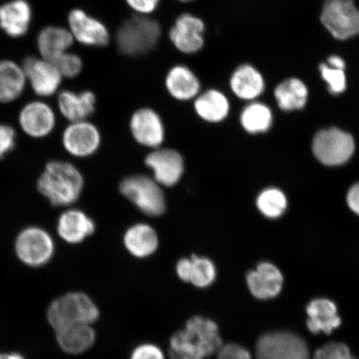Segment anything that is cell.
<instances>
[{"mask_svg":"<svg viewBox=\"0 0 359 359\" xmlns=\"http://www.w3.org/2000/svg\"><path fill=\"white\" fill-rule=\"evenodd\" d=\"M222 346L218 325L210 318L194 316L170 338L169 355L172 359H206Z\"/></svg>","mask_w":359,"mask_h":359,"instance_id":"6da1fadb","label":"cell"},{"mask_svg":"<svg viewBox=\"0 0 359 359\" xmlns=\"http://www.w3.org/2000/svg\"><path fill=\"white\" fill-rule=\"evenodd\" d=\"M84 188L80 170L69 161H48L37 181L40 195L55 208H69L77 202Z\"/></svg>","mask_w":359,"mask_h":359,"instance_id":"7a4b0ae2","label":"cell"},{"mask_svg":"<svg viewBox=\"0 0 359 359\" xmlns=\"http://www.w3.org/2000/svg\"><path fill=\"white\" fill-rule=\"evenodd\" d=\"M163 29L151 16L133 15L121 22L116 31L115 43L121 55L130 57L147 55L158 45Z\"/></svg>","mask_w":359,"mask_h":359,"instance_id":"3957f363","label":"cell"},{"mask_svg":"<svg viewBox=\"0 0 359 359\" xmlns=\"http://www.w3.org/2000/svg\"><path fill=\"white\" fill-rule=\"evenodd\" d=\"M100 309L87 294L69 293L55 300L48 309V320L55 331L76 325H92Z\"/></svg>","mask_w":359,"mask_h":359,"instance_id":"277c9868","label":"cell"},{"mask_svg":"<svg viewBox=\"0 0 359 359\" xmlns=\"http://www.w3.org/2000/svg\"><path fill=\"white\" fill-rule=\"evenodd\" d=\"M119 191L126 199L148 217H159L167 210L163 187L154 177L143 175L126 177L120 183Z\"/></svg>","mask_w":359,"mask_h":359,"instance_id":"5b68a950","label":"cell"},{"mask_svg":"<svg viewBox=\"0 0 359 359\" xmlns=\"http://www.w3.org/2000/svg\"><path fill=\"white\" fill-rule=\"evenodd\" d=\"M15 250L22 263L31 267H40L50 262L55 252V242L45 229L28 226L18 234Z\"/></svg>","mask_w":359,"mask_h":359,"instance_id":"8992f818","label":"cell"},{"mask_svg":"<svg viewBox=\"0 0 359 359\" xmlns=\"http://www.w3.org/2000/svg\"><path fill=\"white\" fill-rule=\"evenodd\" d=\"M320 20L336 39L347 40L359 34V11L354 0H326Z\"/></svg>","mask_w":359,"mask_h":359,"instance_id":"52a82bcc","label":"cell"},{"mask_svg":"<svg viewBox=\"0 0 359 359\" xmlns=\"http://www.w3.org/2000/svg\"><path fill=\"white\" fill-rule=\"evenodd\" d=\"M257 359H311L304 339L290 332H271L262 335L255 347Z\"/></svg>","mask_w":359,"mask_h":359,"instance_id":"ba28073f","label":"cell"},{"mask_svg":"<svg viewBox=\"0 0 359 359\" xmlns=\"http://www.w3.org/2000/svg\"><path fill=\"white\" fill-rule=\"evenodd\" d=\"M205 30V22L201 17L185 12L175 19L169 29L168 38L179 53L193 55L204 48Z\"/></svg>","mask_w":359,"mask_h":359,"instance_id":"9c48e42d","label":"cell"},{"mask_svg":"<svg viewBox=\"0 0 359 359\" xmlns=\"http://www.w3.org/2000/svg\"><path fill=\"white\" fill-rule=\"evenodd\" d=\"M355 148L353 138L338 128L322 130L313 138V151L316 158L327 165L346 163Z\"/></svg>","mask_w":359,"mask_h":359,"instance_id":"30bf717a","label":"cell"},{"mask_svg":"<svg viewBox=\"0 0 359 359\" xmlns=\"http://www.w3.org/2000/svg\"><path fill=\"white\" fill-rule=\"evenodd\" d=\"M61 139L67 154L76 158H87L95 154L102 143L100 129L88 120L69 123Z\"/></svg>","mask_w":359,"mask_h":359,"instance_id":"8fae6325","label":"cell"},{"mask_svg":"<svg viewBox=\"0 0 359 359\" xmlns=\"http://www.w3.org/2000/svg\"><path fill=\"white\" fill-rule=\"evenodd\" d=\"M33 92L39 97H49L60 92L64 77L52 62L43 57L29 56L22 65Z\"/></svg>","mask_w":359,"mask_h":359,"instance_id":"7c38bea8","label":"cell"},{"mask_svg":"<svg viewBox=\"0 0 359 359\" xmlns=\"http://www.w3.org/2000/svg\"><path fill=\"white\" fill-rule=\"evenodd\" d=\"M69 29L75 41L87 47H107L111 33L107 25L82 8H74L67 15Z\"/></svg>","mask_w":359,"mask_h":359,"instance_id":"4fadbf2b","label":"cell"},{"mask_svg":"<svg viewBox=\"0 0 359 359\" xmlns=\"http://www.w3.org/2000/svg\"><path fill=\"white\" fill-rule=\"evenodd\" d=\"M18 122L27 136L42 139L48 137L55 129L57 116L48 102L34 100L22 107Z\"/></svg>","mask_w":359,"mask_h":359,"instance_id":"5bb4252c","label":"cell"},{"mask_svg":"<svg viewBox=\"0 0 359 359\" xmlns=\"http://www.w3.org/2000/svg\"><path fill=\"white\" fill-rule=\"evenodd\" d=\"M145 164L161 187H173L181 181L185 163L179 151L170 148H156L146 156Z\"/></svg>","mask_w":359,"mask_h":359,"instance_id":"9a60e30c","label":"cell"},{"mask_svg":"<svg viewBox=\"0 0 359 359\" xmlns=\"http://www.w3.org/2000/svg\"><path fill=\"white\" fill-rule=\"evenodd\" d=\"M130 130L135 141L143 147L156 149L165 141V126L158 112L151 107H141L130 118Z\"/></svg>","mask_w":359,"mask_h":359,"instance_id":"2e32d148","label":"cell"},{"mask_svg":"<svg viewBox=\"0 0 359 359\" xmlns=\"http://www.w3.org/2000/svg\"><path fill=\"white\" fill-rule=\"evenodd\" d=\"M165 88L173 100L194 101L201 93V82L196 72L183 64L170 67L164 79Z\"/></svg>","mask_w":359,"mask_h":359,"instance_id":"e0dca14e","label":"cell"},{"mask_svg":"<svg viewBox=\"0 0 359 359\" xmlns=\"http://www.w3.org/2000/svg\"><path fill=\"white\" fill-rule=\"evenodd\" d=\"M95 230V222L80 209L69 208L57 219V234L67 244H81L93 236Z\"/></svg>","mask_w":359,"mask_h":359,"instance_id":"ac0fdd59","label":"cell"},{"mask_svg":"<svg viewBox=\"0 0 359 359\" xmlns=\"http://www.w3.org/2000/svg\"><path fill=\"white\" fill-rule=\"evenodd\" d=\"M229 88L238 100L253 102L262 95L266 81L257 67L245 62L232 71L229 79Z\"/></svg>","mask_w":359,"mask_h":359,"instance_id":"d6986e66","label":"cell"},{"mask_svg":"<svg viewBox=\"0 0 359 359\" xmlns=\"http://www.w3.org/2000/svg\"><path fill=\"white\" fill-rule=\"evenodd\" d=\"M246 283L250 294L255 298L266 300L280 294L284 277L280 269L273 264L262 262L254 271L247 273Z\"/></svg>","mask_w":359,"mask_h":359,"instance_id":"ffe728a7","label":"cell"},{"mask_svg":"<svg viewBox=\"0 0 359 359\" xmlns=\"http://www.w3.org/2000/svg\"><path fill=\"white\" fill-rule=\"evenodd\" d=\"M32 20L28 0H11L0 6V29L11 38L19 39L28 33Z\"/></svg>","mask_w":359,"mask_h":359,"instance_id":"44dd1931","label":"cell"},{"mask_svg":"<svg viewBox=\"0 0 359 359\" xmlns=\"http://www.w3.org/2000/svg\"><path fill=\"white\" fill-rule=\"evenodd\" d=\"M96 104L95 93L88 90L79 93L62 90L57 93L58 111L69 123L88 120L95 112Z\"/></svg>","mask_w":359,"mask_h":359,"instance_id":"7402d4cb","label":"cell"},{"mask_svg":"<svg viewBox=\"0 0 359 359\" xmlns=\"http://www.w3.org/2000/svg\"><path fill=\"white\" fill-rule=\"evenodd\" d=\"M194 111L204 122L212 124L224 122L230 115L231 102L222 90L209 88L195 98Z\"/></svg>","mask_w":359,"mask_h":359,"instance_id":"603a6c76","label":"cell"},{"mask_svg":"<svg viewBox=\"0 0 359 359\" xmlns=\"http://www.w3.org/2000/svg\"><path fill=\"white\" fill-rule=\"evenodd\" d=\"M74 42L69 29L50 25L40 30L37 37V48L41 57L53 62L58 57L70 51Z\"/></svg>","mask_w":359,"mask_h":359,"instance_id":"cb8c5ba5","label":"cell"},{"mask_svg":"<svg viewBox=\"0 0 359 359\" xmlns=\"http://www.w3.org/2000/svg\"><path fill=\"white\" fill-rule=\"evenodd\" d=\"M123 244L133 257L144 259L151 257L158 249L159 237L151 224L137 223L125 231Z\"/></svg>","mask_w":359,"mask_h":359,"instance_id":"d4e9b609","label":"cell"},{"mask_svg":"<svg viewBox=\"0 0 359 359\" xmlns=\"http://www.w3.org/2000/svg\"><path fill=\"white\" fill-rule=\"evenodd\" d=\"M307 327L313 334L324 333L330 334L341 325L336 304L327 299L312 300L306 308Z\"/></svg>","mask_w":359,"mask_h":359,"instance_id":"484cf974","label":"cell"},{"mask_svg":"<svg viewBox=\"0 0 359 359\" xmlns=\"http://www.w3.org/2000/svg\"><path fill=\"white\" fill-rule=\"evenodd\" d=\"M27 83L22 65L10 60H0V102L16 101L24 93Z\"/></svg>","mask_w":359,"mask_h":359,"instance_id":"4316f807","label":"cell"},{"mask_svg":"<svg viewBox=\"0 0 359 359\" xmlns=\"http://www.w3.org/2000/svg\"><path fill=\"white\" fill-rule=\"evenodd\" d=\"M56 338L65 352L80 354L93 346L96 334L91 325H76L57 330Z\"/></svg>","mask_w":359,"mask_h":359,"instance_id":"83f0119b","label":"cell"},{"mask_svg":"<svg viewBox=\"0 0 359 359\" xmlns=\"http://www.w3.org/2000/svg\"><path fill=\"white\" fill-rule=\"evenodd\" d=\"M308 95L306 85L299 79L291 78L283 81L275 90L277 104L285 111L303 109L306 104Z\"/></svg>","mask_w":359,"mask_h":359,"instance_id":"f1b7e54d","label":"cell"},{"mask_svg":"<svg viewBox=\"0 0 359 359\" xmlns=\"http://www.w3.org/2000/svg\"><path fill=\"white\" fill-rule=\"evenodd\" d=\"M241 127L250 134L266 133L271 128L273 114L271 109L262 102H250L240 115Z\"/></svg>","mask_w":359,"mask_h":359,"instance_id":"f546056e","label":"cell"},{"mask_svg":"<svg viewBox=\"0 0 359 359\" xmlns=\"http://www.w3.org/2000/svg\"><path fill=\"white\" fill-rule=\"evenodd\" d=\"M257 206L259 212L271 219L280 217L287 208L286 197L276 188H268L259 193L257 199Z\"/></svg>","mask_w":359,"mask_h":359,"instance_id":"4dcf8cb0","label":"cell"},{"mask_svg":"<svg viewBox=\"0 0 359 359\" xmlns=\"http://www.w3.org/2000/svg\"><path fill=\"white\" fill-rule=\"evenodd\" d=\"M190 282L197 288L205 289L212 285L217 279V267L212 259L191 255Z\"/></svg>","mask_w":359,"mask_h":359,"instance_id":"1f68e13d","label":"cell"},{"mask_svg":"<svg viewBox=\"0 0 359 359\" xmlns=\"http://www.w3.org/2000/svg\"><path fill=\"white\" fill-rule=\"evenodd\" d=\"M52 62L57 67L65 79L78 77L83 69L82 57L70 51L64 53Z\"/></svg>","mask_w":359,"mask_h":359,"instance_id":"d6a6232c","label":"cell"},{"mask_svg":"<svg viewBox=\"0 0 359 359\" xmlns=\"http://www.w3.org/2000/svg\"><path fill=\"white\" fill-rule=\"evenodd\" d=\"M320 71L331 93L339 94L345 91L347 78L344 70L334 69L326 64H322L320 65Z\"/></svg>","mask_w":359,"mask_h":359,"instance_id":"836d02e7","label":"cell"},{"mask_svg":"<svg viewBox=\"0 0 359 359\" xmlns=\"http://www.w3.org/2000/svg\"><path fill=\"white\" fill-rule=\"evenodd\" d=\"M313 359H356L346 344L330 343L318 349Z\"/></svg>","mask_w":359,"mask_h":359,"instance_id":"e575fe53","label":"cell"},{"mask_svg":"<svg viewBox=\"0 0 359 359\" xmlns=\"http://www.w3.org/2000/svg\"><path fill=\"white\" fill-rule=\"evenodd\" d=\"M16 144V132L11 125L0 123V160L13 150Z\"/></svg>","mask_w":359,"mask_h":359,"instance_id":"d590c367","label":"cell"},{"mask_svg":"<svg viewBox=\"0 0 359 359\" xmlns=\"http://www.w3.org/2000/svg\"><path fill=\"white\" fill-rule=\"evenodd\" d=\"M124 1L134 15L151 16L158 10L161 0H124Z\"/></svg>","mask_w":359,"mask_h":359,"instance_id":"8d00e7d4","label":"cell"},{"mask_svg":"<svg viewBox=\"0 0 359 359\" xmlns=\"http://www.w3.org/2000/svg\"><path fill=\"white\" fill-rule=\"evenodd\" d=\"M217 354V359H253L248 349L236 344L223 345Z\"/></svg>","mask_w":359,"mask_h":359,"instance_id":"74e56055","label":"cell"},{"mask_svg":"<svg viewBox=\"0 0 359 359\" xmlns=\"http://www.w3.org/2000/svg\"><path fill=\"white\" fill-rule=\"evenodd\" d=\"M130 359H165L163 350L155 344L139 345L133 350Z\"/></svg>","mask_w":359,"mask_h":359,"instance_id":"f35d334b","label":"cell"},{"mask_svg":"<svg viewBox=\"0 0 359 359\" xmlns=\"http://www.w3.org/2000/svg\"><path fill=\"white\" fill-rule=\"evenodd\" d=\"M191 271V258H182L178 260L176 266L177 275L179 279L186 282H190Z\"/></svg>","mask_w":359,"mask_h":359,"instance_id":"ab89813d","label":"cell"},{"mask_svg":"<svg viewBox=\"0 0 359 359\" xmlns=\"http://www.w3.org/2000/svg\"><path fill=\"white\" fill-rule=\"evenodd\" d=\"M347 201L350 209L359 215V183L349 190Z\"/></svg>","mask_w":359,"mask_h":359,"instance_id":"60d3db41","label":"cell"},{"mask_svg":"<svg viewBox=\"0 0 359 359\" xmlns=\"http://www.w3.org/2000/svg\"><path fill=\"white\" fill-rule=\"evenodd\" d=\"M327 64L330 67L337 69L345 70V67H346V64L343 58L337 55H332L327 58Z\"/></svg>","mask_w":359,"mask_h":359,"instance_id":"b9f144b4","label":"cell"},{"mask_svg":"<svg viewBox=\"0 0 359 359\" xmlns=\"http://www.w3.org/2000/svg\"><path fill=\"white\" fill-rule=\"evenodd\" d=\"M0 359H25L20 353H0Z\"/></svg>","mask_w":359,"mask_h":359,"instance_id":"7bdbcfd3","label":"cell"},{"mask_svg":"<svg viewBox=\"0 0 359 359\" xmlns=\"http://www.w3.org/2000/svg\"><path fill=\"white\" fill-rule=\"evenodd\" d=\"M177 1L183 3V4H188V3H192L196 1V0H177Z\"/></svg>","mask_w":359,"mask_h":359,"instance_id":"ee69618b","label":"cell"}]
</instances>
